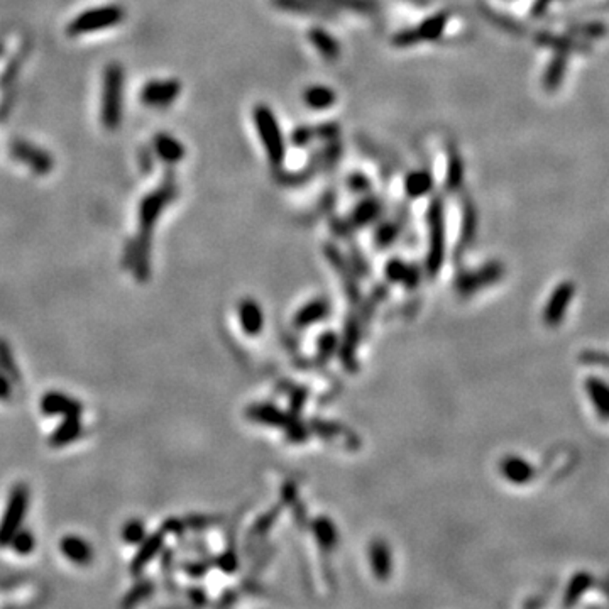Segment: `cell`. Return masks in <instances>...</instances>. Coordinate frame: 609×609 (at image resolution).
<instances>
[{"mask_svg": "<svg viewBox=\"0 0 609 609\" xmlns=\"http://www.w3.org/2000/svg\"><path fill=\"white\" fill-rule=\"evenodd\" d=\"M433 177L430 171L427 169H416L410 171V173L404 177V193L410 198H421L425 195H428L433 190Z\"/></svg>", "mask_w": 609, "mask_h": 609, "instance_id": "16", "label": "cell"}, {"mask_svg": "<svg viewBox=\"0 0 609 609\" xmlns=\"http://www.w3.org/2000/svg\"><path fill=\"white\" fill-rule=\"evenodd\" d=\"M303 102L312 110H327V108L335 105L337 94L331 86L314 85L303 91Z\"/></svg>", "mask_w": 609, "mask_h": 609, "instance_id": "17", "label": "cell"}, {"mask_svg": "<svg viewBox=\"0 0 609 609\" xmlns=\"http://www.w3.org/2000/svg\"><path fill=\"white\" fill-rule=\"evenodd\" d=\"M11 396V383L7 381V378L4 376V373L0 371V399H7Z\"/></svg>", "mask_w": 609, "mask_h": 609, "instance_id": "34", "label": "cell"}, {"mask_svg": "<svg viewBox=\"0 0 609 609\" xmlns=\"http://www.w3.org/2000/svg\"><path fill=\"white\" fill-rule=\"evenodd\" d=\"M9 154L12 160L20 162L37 174L46 177L54 169V158L51 153L26 139H14L9 143Z\"/></svg>", "mask_w": 609, "mask_h": 609, "instance_id": "7", "label": "cell"}, {"mask_svg": "<svg viewBox=\"0 0 609 609\" xmlns=\"http://www.w3.org/2000/svg\"><path fill=\"white\" fill-rule=\"evenodd\" d=\"M126 20V9L119 4L91 7L78 14L66 27V34L72 37L94 34V32L107 31Z\"/></svg>", "mask_w": 609, "mask_h": 609, "instance_id": "4", "label": "cell"}, {"mask_svg": "<svg viewBox=\"0 0 609 609\" xmlns=\"http://www.w3.org/2000/svg\"><path fill=\"white\" fill-rule=\"evenodd\" d=\"M278 11L290 12V14L304 15V18H319V19H335L332 7L325 6L319 0H271Z\"/></svg>", "mask_w": 609, "mask_h": 609, "instance_id": "10", "label": "cell"}, {"mask_svg": "<svg viewBox=\"0 0 609 609\" xmlns=\"http://www.w3.org/2000/svg\"><path fill=\"white\" fill-rule=\"evenodd\" d=\"M252 120L269 165L279 168L286 158V141L283 137L276 115L266 103H257L252 108Z\"/></svg>", "mask_w": 609, "mask_h": 609, "instance_id": "3", "label": "cell"}, {"mask_svg": "<svg viewBox=\"0 0 609 609\" xmlns=\"http://www.w3.org/2000/svg\"><path fill=\"white\" fill-rule=\"evenodd\" d=\"M314 131H315V139L323 141V143L339 139L340 137V126L337 122H323L320 124V126L314 127Z\"/></svg>", "mask_w": 609, "mask_h": 609, "instance_id": "28", "label": "cell"}, {"mask_svg": "<svg viewBox=\"0 0 609 609\" xmlns=\"http://www.w3.org/2000/svg\"><path fill=\"white\" fill-rule=\"evenodd\" d=\"M153 151L156 154L158 160H161L165 165L174 166L181 162L186 156L185 146L169 132H156L153 137Z\"/></svg>", "mask_w": 609, "mask_h": 609, "instance_id": "11", "label": "cell"}, {"mask_svg": "<svg viewBox=\"0 0 609 609\" xmlns=\"http://www.w3.org/2000/svg\"><path fill=\"white\" fill-rule=\"evenodd\" d=\"M314 139H315V131H314V127H310V126L295 127L293 132H291V136H290L291 144L298 146V148H304V146L310 144Z\"/></svg>", "mask_w": 609, "mask_h": 609, "instance_id": "26", "label": "cell"}, {"mask_svg": "<svg viewBox=\"0 0 609 609\" xmlns=\"http://www.w3.org/2000/svg\"><path fill=\"white\" fill-rule=\"evenodd\" d=\"M464 183V161L457 151H450L447 162V177H445V190L457 191Z\"/></svg>", "mask_w": 609, "mask_h": 609, "instance_id": "21", "label": "cell"}, {"mask_svg": "<svg viewBox=\"0 0 609 609\" xmlns=\"http://www.w3.org/2000/svg\"><path fill=\"white\" fill-rule=\"evenodd\" d=\"M124 90H126V70L117 61H112L103 70L102 103L100 120L107 131H117L124 119Z\"/></svg>", "mask_w": 609, "mask_h": 609, "instance_id": "2", "label": "cell"}, {"mask_svg": "<svg viewBox=\"0 0 609 609\" xmlns=\"http://www.w3.org/2000/svg\"><path fill=\"white\" fill-rule=\"evenodd\" d=\"M449 19H450L449 12H437V14L427 18L416 27L404 29V31L396 32V34L391 37V44L396 46V48H411V46H416L421 43H432V41H437L442 34H444Z\"/></svg>", "mask_w": 609, "mask_h": 609, "instance_id": "5", "label": "cell"}, {"mask_svg": "<svg viewBox=\"0 0 609 609\" xmlns=\"http://www.w3.org/2000/svg\"><path fill=\"white\" fill-rule=\"evenodd\" d=\"M383 203L381 200L376 197H366L364 200L359 202V205L354 208L352 215H350L349 224L352 227H362V225H368L378 219L381 215Z\"/></svg>", "mask_w": 609, "mask_h": 609, "instance_id": "18", "label": "cell"}, {"mask_svg": "<svg viewBox=\"0 0 609 609\" xmlns=\"http://www.w3.org/2000/svg\"><path fill=\"white\" fill-rule=\"evenodd\" d=\"M398 233H399L398 224H393V222L383 224L381 227H379V231L376 232L378 245H381V248H386V245H390L391 242L396 239V236H398Z\"/></svg>", "mask_w": 609, "mask_h": 609, "instance_id": "29", "label": "cell"}, {"mask_svg": "<svg viewBox=\"0 0 609 609\" xmlns=\"http://www.w3.org/2000/svg\"><path fill=\"white\" fill-rule=\"evenodd\" d=\"M181 94V83L174 78L168 80H151L141 89V102L151 108H166L174 103Z\"/></svg>", "mask_w": 609, "mask_h": 609, "instance_id": "9", "label": "cell"}, {"mask_svg": "<svg viewBox=\"0 0 609 609\" xmlns=\"http://www.w3.org/2000/svg\"><path fill=\"white\" fill-rule=\"evenodd\" d=\"M308 41L319 51L320 56L327 61H337L342 54V46L327 29L315 26L307 32Z\"/></svg>", "mask_w": 609, "mask_h": 609, "instance_id": "13", "label": "cell"}, {"mask_svg": "<svg viewBox=\"0 0 609 609\" xmlns=\"http://www.w3.org/2000/svg\"><path fill=\"white\" fill-rule=\"evenodd\" d=\"M122 537L127 544H139L144 538V525L139 520H132L124 527Z\"/></svg>", "mask_w": 609, "mask_h": 609, "instance_id": "30", "label": "cell"}, {"mask_svg": "<svg viewBox=\"0 0 609 609\" xmlns=\"http://www.w3.org/2000/svg\"><path fill=\"white\" fill-rule=\"evenodd\" d=\"M564 66H565L564 60H558L550 66L545 77V85L549 86V89H556V86H558V83L562 80V75H564Z\"/></svg>", "mask_w": 609, "mask_h": 609, "instance_id": "32", "label": "cell"}, {"mask_svg": "<svg viewBox=\"0 0 609 609\" xmlns=\"http://www.w3.org/2000/svg\"><path fill=\"white\" fill-rule=\"evenodd\" d=\"M29 53H31V43H24L19 48V51L11 58L9 63L6 65L4 72L0 73V90L7 91L14 89L15 82H18L20 70H23L24 63H26Z\"/></svg>", "mask_w": 609, "mask_h": 609, "instance_id": "15", "label": "cell"}, {"mask_svg": "<svg viewBox=\"0 0 609 609\" xmlns=\"http://www.w3.org/2000/svg\"><path fill=\"white\" fill-rule=\"evenodd\" d=\"M179 186L174 178L168 173L165 181L151 193H148L139 203V233L126 248V266L134 269L136 276L144 279L149 273V254H151V239L154 225L166 207L178 197Z\"/></svg>", "mask_w": 609, "mask_h": 609, "instance_id": "1", "label": "cell"}, {"mask_svg": "<svg viewBox=\"0 0 609 609\" xmlns=\"http://www.w3.org/2000/svg\"><path fill=\"white\" fill-rule=\"evenodd\" d=\"M12 90H14V89L4 91V94H6V95H4L2 100H0V120L7 119V115H9L12 108H14L15 91H14V94H12Z\"/></svg>", "mask_w": 609, "mask_h": 609, "instance_id": "33", "label": "cell"}, {"mask_svg": "<svg viewBox=\"0 0 609 609\" xmlns=\"http://www.w3.org/2000/svg\"><path fill=\"white\" fill-rule=\"evenodd\" d=\"M61 552L66 558L75 562L78 565H85L91 560V549L85 540L80 537H65L61 540Z\"/></svg>", "mask_w": 609, "mask_h": 609, "instance_id": "19", "label": "cell"}, {"mask_svg": "<svg viewBox=\"0 0 609 609\" xmlns=\"http://www.w3.org/2000/svg\"><path fill=\"white\" fill-rule=\"evenodd\" d=\"M0 371H2L4 374H7L12 381H18L19 379V373H18V368H15L14 357H12L11 349L7 347V344L4 340H0Z\"/></svg>", "mask_w": 609, "mask_h": 609, "instance_id": "24", "label": "cell"}, {"mask_svg": "<svg viewBox=\"0 0 609 609\" xmlns=\"http://www.w3.org/2000/svg\"><path fill=\"white\" fill-rule=\"evenodd\" d=\"M4 51H6V46H4L2 43H0V56H2Z\"/></svg>", "mask_w": 609, "mask_h": 609, "instance_id": "35", "label": "cell"}, {"mask_svg": "<svg viewBox=\"0 0 609 609\" xmlns=\"http://www.w3.org/2000/svg\"><path fill=\"white\" fill-rule=\"evenodd\" d=\"M428 231H430V252H428V264L430 268H437L444 256L445 242V222H444V202L442 197H433L430 200L427 212Z\"/></svg>", "mask_w": 609, "mask_h": 609, "instance_id": "8", "label": "cell"}, {"mask_svg": "<svg viewBox=\"0 0 609 609\" xmlns=\"http://www.w3.org/2000/svg\"><path fill=\"white\" fill-rule=\"evenodd\" d=\"M12 549L19 553V556H27L34 549V537L29 530H19L11 541Z\"/></svg>", "mask_w": 609, "mask_h": 609, "instance_id": "25", "label": "cell"}, {"mask_svg": "<svg viewBox=\"0 0 609 609\" xmlns=\"http://www.w3.org/2000/svg\"><path fill=\"white\" fill-rule=\"evenodd\" d=\"M371 186H373V183L364 173L356 171V173H350L347 177V188L354 191V193H368Z\"/></svg>", "mask_w": 609, "mask_h": 609, "instance_id": "27", "label": "cell"}, {"mask_svg": "<svg viewBox=\"0 0 609 609\" xmlns=\"http://www.w3.org/2000/svg\"><path fill=\"white\" fill-rule=\"evenodd\" d=\"M137 161H139L141 173L151 174L154 171V151L149 146H141L137 151Z\"/></svg>", "mask_w": 609, "mask_h": 609, "instance_id": "31", "label": "cell"}, {"mask_svg": "<svg viewBox=\"0 0 609 609\" xmlns=\"http://www.w3.org/2000/svg\"><path fill=\"white\" fill-rule=\"evenodd\" d=\"M160 544H161L160 535H154L153 538H149V540L146 541V544L143 545V549H141L139 553L136 556L134 562H132V572L134 574L139 572V570L143 569V567L148 564L149 560H151V558L154 557V553H156V550L160 549Z\"/></svg>", "mask_w": 609, "mask_h": 609, "instance_id": "23", "label": "cell"}, {"mask_svg": "<svg viewBox=\"0 0 609 609\" xmlns=\"http://www.w3.org/2000/svg\"><path fill=\"white\" fill-rule=\"evenodd\" d=\"M323 169H325L323 161L322 158H320L319 151H316L314 154V158H310V161H308V165L304 166V168L296 171H278L274 179H276L279 185L283 186H298V185H303V183L310 181L319 171H323Z\"/></svg>", "mask_w": 609, "mask_h": 609, "instance_id": "14", "label": "cell"}, {"mask_svg": "<svg viewBox=\"0 0 609 609\" xmlns=\"http://www.w3.org/2000/svg\"><path fill=\"white\" fill-rule=\"evenodd\" d=\"M29 506V489L26 484H15L12 487L4 518L0 521V546L11 545L12 538L20 530L24 515Z\"/></svg>", "mask_w": 609, "mask_h": 609, "instance_id": "6", "label": "cell"}, {"mask_svg": "<svg viewBox=\"0 0 609 609\" xmlns=\"http://www.w3.org/2000/svg\"><path fill=\"white\" fill-rule=\"evenodd\" d=\"M83 427L80 418H65L63 423L54 430L51 435V445L54 447H63L66 444H72L82 435Z\"/></svg>", "mask_w": 609, "mask_h": 609, "instance_id": "20", "label": "cell"}, {"mask_svg": "<svg viewBox=\"0 0 609 609\" xmlns=\"http://www.w3.org/2000/svg\"><path fill=\"white\" fill-rule=\"evenodd\" d=\"M319 2H322V4H325V6L332 7V9L339 7V9L354 11V12H359V14H364V15L373 14V12H376V9H378L376 0H319Z\"/></svg>", "mask_w": 609, "mask_h": 609, "instance_id": "22", "label": "cell"}, {"mask_svg": "<svg viewBox=\"0 0 609 609\" xmlns=\"http://www.w3.org/2000/svg\"><path fill=\"white\" fill-rule=\"evenodd\" d=\"M41 410L46 415H63L65 418H82L83 406L77 399L61 393H48L41 402Z\"/></svg>", "mask_w": 609, "mask_h": 609, "instance_id": "12", "label": "cell"}]
</instances>
